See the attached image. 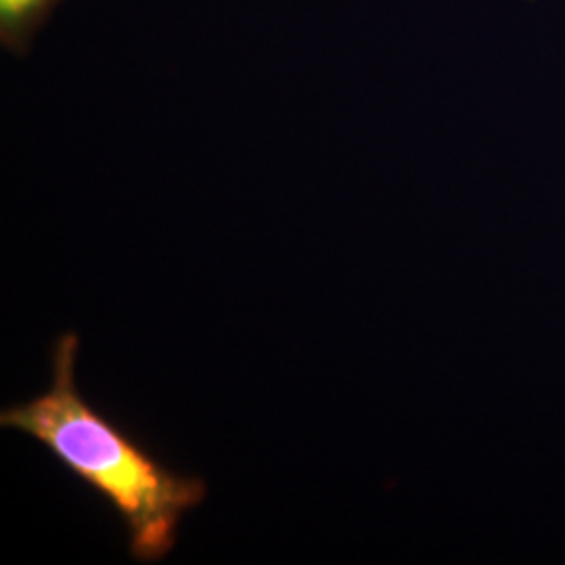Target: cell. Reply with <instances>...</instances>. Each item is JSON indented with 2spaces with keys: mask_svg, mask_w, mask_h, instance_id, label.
Here are the masks:
<instances>
[{
  "mask_svg": "<svg viewBox=\"0 0 565 565\" xmlns=\"http://www.w3.org/2000/svg\"><path fill=\"white\" fill-rule=\"evenodd\" d=\"M41 2H44V0H0L2 20H20L23 15H28L30 11H34Z\"/></svg>",
  "mask_w": 565,
  "mask_h": 565,
  "instance_id": "obj_2",
  "label": "cell"
},
{
  "mask_svg": "<svg viewBox=\"0 0 565 565\" xmlns=\"http://www.w3.org/2000/svg\"><path fill=\"white\" fill-rule=\"evenodd\" d=\"M78 350L76 333L60 335L51 350V385L28 403L2 408L0 425L41 443L67 473L114 509L130 557L158 564L177 546L182 518L205 501L207 486L198 476L166 467L82 396Z\"/></svg>",
  "mask_w": 565,
  "mask_h": 565,
  "instance_id": "obj_1",
  "label": "cell"
}]
</instances>
